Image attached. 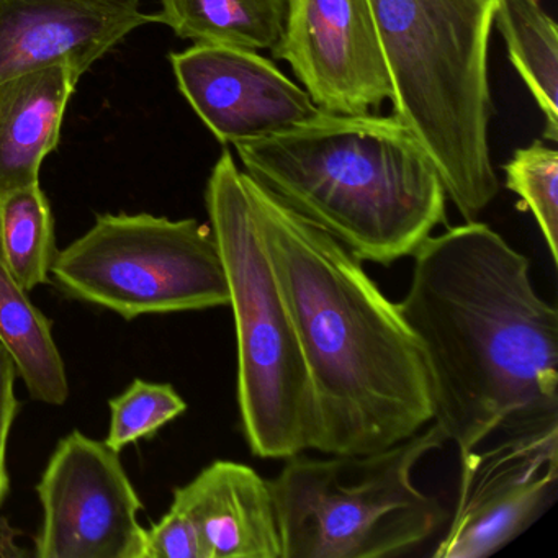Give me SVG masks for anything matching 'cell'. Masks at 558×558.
Returning <instances> with one entry per match:
<instances>
[{
	"label": "cell",
	"instance_id": "obj_1",
	"mask_svg": "<svg viewBox=\"0 0 558 558\" xmlns=\"http://www.w3.org/2000/svg\"><path fill=\"white\" fill-rule=\"evenodd\" d=\"M398 303L423 352L433 423L459 456L492 434L558 424V313L488 225L430 234Z\"/></svg>",
	"mask_w": 558,
	"mask_h": 558
},
{
	"label": "cell",
	"instance_id": "obj_2",
	"mask_svg": "<svg viewBox=\"0 0 558 558\" xmlns=\"http://www.w3.org/2000/svg\"><path fill=\"white\" fill-rule=\"evenodd\" d=\"M251 202L295 323L316 410L313 450L368 453L433 423L423 352L362 260L247 175Z\"/></svg>",
	"mask_w": 558,
	"mask_h": 558
},
{
	"label": "cell",
	"instance_id": "obj_3",
	"mask_svg": "<svg viewBox=\"0 0 558 558\" xmlns=\"http://www.w3.org/2000/svg\"><path fill=\"white\" fill-rule=\"evenodd\" d=\"M244 172L364 263L411 257L447 225V192L426 149L395 116L316 119L233 145Z\"/></svg>",
	"mask_w": 558,
	"mask_h": 558
},
{
	"label": "cell",
	"instance_id": "obj_4",
	"mask_svg": "<svg viewBox=\"0 0 558 558\" xmlns=\"http://www.w3.org/2000/svg\"><path fill=\"white\" fill-rule=\"evenodd\" d=\"M368 2L393 86V116L433 159L447 198L475 220L499 192L488 138L496 0Z\"/></svg>",
	"mask_w": 558,
	"mask_h": 558
},
{
	"label": "cell",
	"instance_id": "obj_5",
	"mask_svg": "<svg viewBox=\"0 0 558 558\" xmlns=\"http://www.w3.org/2000/svg\"><path fill=\"white\" fill-rule=\"evenodd\" d=\"M236 326L238 407L244 439L259 459H290L315 446L312 381L279 277L247 189L227 148L205 191Z\"/></svg>",
	"mask_w": 558,
	"mask_h": 558
},
{
	"label": "cell",
	"instance_id": "obj_6",
	"mask_svg": "<svg viewBox=\"0 0 558 558\" xmlns=\"http://www.w3.org/2000/svg\"><path fill=\"white\" fill-rule=\"evenodd\" d=\"M446 442L433 423L377 452L287 459L269 480L282 558L397 557L423 544L447 512L413 473Z\"/></svg>",
	"mask_w": 558,
	"mask_h": 558
},
{
	"label": "cell",
	"instance_id": "obj_7",
	"mask_svg": "<svg viewBox=\"0 0 558 558\" xmlns=\"http://www.w3.org/2000/svg\"><path fill=\"white\" fill-rule=\"evenodd\" d=\"M50 279L68 299L126 322L230 303L211 228L194 218L99 215L87 233L58 251Z\"/></svg>",
	"mask_w": 558,
	"mask_h": 558
},
{
	"label": "cell",
	"instance_id": "obj_8",
	"mask_svg": "<svg viewBox=\"0 0 558 558\" xmlns=\"http://www.w3.org/2000/svg\"><path fill=\"white\" fill-rule=\"evenodd\" d=\"M37 558H145L143 502L104 440L71 430L58 442L37 485Z\"/></svg>",
	"mask_w": 558,
	"mask_h": 558
},
{
	"label": "cell",
	"instance_id": "obj_9",
	"mask_svg": "<svg viewBox=\"0 0 558 558\" xmlns=\"http://www.w3.org/2000/svg\"><path fill=\"white\" fill-rule=\"evenodd\" d=\"M558 424L506 434L460 456L456 512L436 558H486L511 544L554 498Z\"/></svg>",
	"mask_w": 558,
	"mask_h": 558
},
{
	"label": "cell",
	"instance_id": "obj_10",
	"mask_svg": "<svg viewBox=\"0 0 558 558\" xmlns=\"http://www.w3.org/2000/svg\"><path fill=\"white\" fill-rule=\"evenodd\" d=\"M272 54L325 112L378 113L393 96L368 0H289Z\"/></svg>",
	"mask_w": 558,
	"mask_h": 558
},
{
	"label": "cell",
	"instance_id": "obj_11",
	"mask_svg": "<svg viewBox=\"0 0 558 558\" xmlns=\"http://www.w3.org/2000/svg\"><path fill=\"white\" fill-rule=\"evenodd\" d=\"M169 60L182 96L221 145L274 135L323 112L257 51L195 44Z\"/></svg>",
	"mask_w": 558,
	"mask_h": 558
},
{
	"label": "cell",
	"instance_id": "obj_12",
	"mask_svg": "<svg viewBox=\"0 0 558 558\" xmlns=\"http://www.w3.org/2000/svg\"><path fill=\"white\" fill-rule=\"evenodd\" d=\"M146 24L140 0H0V83L60 61L84 74Z\"/></svg>",
	"mask_w": 558,
	"mask_h": 558
},
{
	"label": "cell",
	"instance_id": "obj_13",
	"mask_svg": "<svg viewBox=\"0 0 558 558\" xmlns=\"http://www.w3.org/2000/svg\"><path fill=\"white\" fill-rule=\"evenodd\" d=\"M172 501L197 525L207 558H282L269 480L250 465L217 460Z\"/></svg>",
	"mask_w": 558,
	"mask_h": 558
},
{
	"label": "cell",
	"instance_id": "obj_14",
	"mask_svg": "<svg viewBox=\"0 0 558 558\" xmlns=\"http://www.w3.org/2000/svg\"><path fill=\"white\" fill-rule=\"evenodd\" d=\"M81 76L60 61L0 83V198L40 184L41 165L57 148Z\"/></svg>",
	"mask_w": 558,
	"mask_h": 558
},
{
	"label": "cell",
	"instance_id": "obj_15",
	"mask_svg": "<svg viewBox=\"0 0 558 558\" xmlns=\"http://www.w3.org/2000/svg\"><path fill=\"white\" fill-rule=\"evenodd\" d=\"M0 344L35 401L63 407L70 398L66 365L50 319L28 299L0 257Z\"/></svg>",
	"mask_w": 558,
	"mask_h": 558
},
{
	"label": "cell",
	"instance_id": "obj_16",
	"mask_svg": "<svg viewBox=\"0 0 558 558\" xmlns=\"http://www.w3.org/2000/svg\"><path fill=\"white\" fill-rule=\"evenodd\" d=\"M289 0H161L156 24L198 45L270 50L286 31Z\"/></svg>",
	"mask_w": 558,
	"mask_h": 558
},
{
	"label": "cell",
	"instance_id": "obj_17",
	"mask_svg": "<svg viewBox=\"0 0 558 558\" xmlns=\"http://www.w3.org/2000/svg\"><path fill=\"white\" fill-rule=\"evenodd\" d=\"M495 25L509 61L544 113V138L557 142V24L535 0H496Z\"/></svg>",
	"mask_w": 558,
	"mask_h": 558
},
{
	"label": "cell",
	"instance_id": "obj_18",
	"mask_svg": "<svg viewBox=\"0 0 558 558\" xmlns=\"http://www.w3.org/2000/svg\"><path fill=\"white\" fill-rule=\"evenodd\" d=\"M57 254L54 218L40 184L0 198V257L27 292L50 280Z\"/></svg>",
	"mask_w": 558,
	"mask_h": 558
},
{
	"label": "cell",
	"instance_id": "obj_19",
	"mask_svg": "<svg viewBox=\"0 0 558 558\" xmlns=\"http://www.w3.org/2000/svg\"><path fill=\"white\" fill-rule=\"evenodd\" d=\"M506 187L534 215L551 260L558 259V153L542 142L515 149L502 166Z\"/></svg>",
	"mask_w": 558,
	"mask_h": 558
},
{
	"label": "cell",
	"instance_id": "obj_20",
	"mask_svg": "<svg viewBox=\"0 0 558 558\" xmlns=\"http://www.w3.org/2000/svg\"><path fill=\"white\" fill-rule=\"evenodd\" d=\"M110 429L104 442L122 452L126 446L155 436L166 424L187 411L184 398L169 384L133 380L125 391L109 401Z\"/></svg>",
	"mask_w": 558,
	"mask_h": 558
},
{
	"label": "cell",
	"instance_id": "obj_21",
	"mask_svg": "<svg viewBox=\"0 0 558 558\" xmlns=\"http://www.w3.org/2000/svg\"><path fill=\"white\" fill-rule=\"evenodd\" d=\"M145 558H207L197 525L174 501L158 522L146 529Z\"/></svg>",
	"mask_w": 558,
	"mask_h": 558
},
{
	"label": "cell",
	"instance_id": "obj_22",
	"mask_svg": "<svg viewBox=\"0 0 558 558\" xmlns=\"http://www.w3.org/2000/svg\"><path fill=\"white\" fill-rule=\"evenodd\" d=\"M14 361L0 344V508L8 501L11 493V475L8 469V446L12 426L19 414L15 378H17Z\"/></svg>",
	"mask_w": 558,
	"mask_h": 558
},
{
	"label": "cell",
	"instance_id": "obj_23",
	"mask_svg": "<svg viewBox=\"0 0 558 558\" xmlns=\"http://www.w3.org/2000/svg\"><path fill=\"white\" fill-rule=\"evenodd\" d=\"M22 531L14 527L4 515H0V558L27 557L28 551L21 545Z\"/></svg>",
	"mask_w": 558,
	"mask_h": 558
},
{
	"label": "cell",
	"instance_id": "obj_24",
	"mask_svg": "<svg viewBox=\"0 0 558 558\" xmlns=\"http://www.w3.org/2000/svg\"><path fill=\"white\" fill-rule=\"evenodd\" d=\"M535 2H538V0H535Z\"/></svg>",
	"mask_w": 558,
	"mask_h": 558
}]
</instances>
